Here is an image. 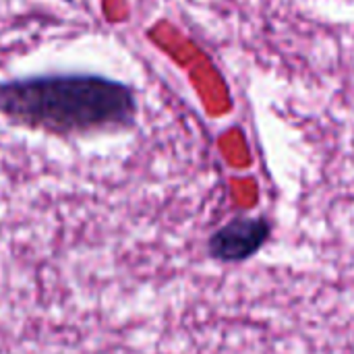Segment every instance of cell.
<instances>
[{"instance_id":"cell-1","label":"cell","mask_w":354,"mask_h":354,"mask_svg":"<svg viewBox=\"0 0 354 354\" xmlns=\"http://www.w3.org/2000/svg\"><path fill=\"white\" fill-rule=\"evenodd\" d=\"M137 112L135 87L100 73L56 71L0 79V114L10 124L56 137L131 129Z\"/></svg>"},{"instance_id":"cell-2","label":"cell","mask_w":354,"mask_h":354,"mask_svg":"<svg viewBox=\"0 0 354 354\" xmlns=\"http://www.w3.org/2000/svg\"><path fill=\"white\" fill-rule=\"evenodd\" d=\"M272 236L266 218H234L207 239V253L222 263H243L255 257Z\"/></svg>"},{"instance_id":"cell-3","label":"cell","mask_w":354,"mask_h":354,"mask_svg":"<svg viewBox=\"0 0 354 354\" xmlns=\"http://www.w3.org/2000/svg\"><path fill=\"white\" fill-rule=\"evenodd\" d=\"M64 2H75V0H64Z\"/></svg>"}]
</instances>
